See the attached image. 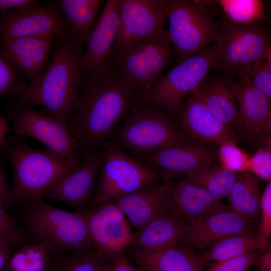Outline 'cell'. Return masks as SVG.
Returning a JSON list of instances; mask_svg holds the SVG:
<instances>
[{"instance_id":"1","label":"cell","mask_w":271,"mask_h":271,"mask_svg":"<svg viewBox=\"0 0 271 271\" xmlns=\"http://www.w3.org/2000/svg\"><path fill=\"white\" fill-rule=\"evenodd\" d=\"M137 94L112 65L101 76L82 78L67 125L79 150L102 148L136 101Z\"/></svg>"},{"instance_id":"2","label":"cell","mask_w":271,"mask_h":271,"mask_svg":"<svg viewBox=\"0 0 271 271\" xmlns=\"http://www.w3.org/2000/svg\"><path fill=\"white\" fill-rule=\"evenodd\" d=\"M55 43L51 61L39 78L25 83L13 97L29 105H42L67 124L82 84L84 51L72 43L68 34L58 38Z\"/></svg>"},{"instance_id":"3","label":"cell","mask_w":271,"mask_h":271,"mask_svg":"<svg viewBox=\"0 0 271 271\" xmlns=\"http://www.w3.org/2000/svg\"><path fill=\"white\" fill-rule=\"evenodd\" d=\"M13 205L19 207L13 219L24 243L40 244L54 254L95 250L86 215L54 207L43 198Z\"/></svg>"},{"instance_id":"4","label":"cell","mask_w":271,"mask_h":271,"mask_svg":"<svg viewBox=\"0 0 271 271\" xmlns=\"http://www.w3.org/2000/svg\"><path fill=\"white\" fill-rule=\"evenodd\" d=\"M23 137L14 134L7 138L3 149L14 175L7 208L15 204L43 198L63 178L78 168L47 148L30 146Z\"/></svg>"},{"instance_id":"5","label":"cell","mask_w":271,"mask_h":271,"mask_svg":"<svg viewBox=\"0 0 271 271\" xmlns=\"http://www.w3.org/2000/svg\"><path fill=\"white\" fill-rule=\"evenodd\" d=\"M110 139L143 163L163 147L191 141L163 110L140 100L134 102L124 122Z\"/></svg>"},{"instance_id":"6","label":"cell","mask_w":271,"mask_h":271,"mask_svg":"<svg viewBox=\"0 0 271 271\" xmlns=\"http://www.w3.org/2000/svg\"><path fill=\"white\" fill-rule=\"evenodd\" d=\"M219 54V44L210 45L177 64L148 91L137 95L136 100L154 104L171 118L178 115L186 99L215 68Z\"/></svg>"},{"instance_id":"7","label":"cell","mask_w":271,"mask_h":271,"mask_svg":"<svg viewBox=\"0 0 271 271\" xmlns=\"http://www.w3.org/2000/svg\"><path fill=\"white\" fill-rule=\"evenodd\" d=\"M166 10L176 64L218 42V21L205 1L166 0Z\"/></svg>"},{"instance_id":"8","label":"cell","mask_w":271,"mask_h":271,"mask_svg":"<svg viewBox=\"0 0 271 271\" xmlns=\"http://www.w3.org/2000/svg\"><path fill=\"white\" fill-rule=\"evenodd\" d=\"M220 54L215 70L233 77L248 75L255 63L271 53V35L264 21L240 26L218 21Z\"/></svg>"},{"instance_id":"9","label":"cell","mask_w":271,"mask_h":271,"mask_svg":"<svg viewBox=\"0 0 271 271\" xmlns=\"http://www.w3.org/2000/svg\"><path fill=\"white\" fill-rule=\"evenodd\" d=\"M6 112L14 134L34 138L75 167L80 166L76 142L65 122L46 109L37 110L34 106L20 103L13 97L9 98Z\"/></svg>"},{"instance_id":"10","label":"cell","mask_w":271,"mask_h":271,"mask_svg":"<svg viewBox=\"0 0 271 271\" xmlns=\"http://www.w3.org/2000/svg\"><path fill=\"white\" fill-rule=\"evenodd\" d=\"M102 148L104 161L99 172L91 208L149 184L158 182L161 179L153 169L136 160L110 141L105 142Z\"/></svg>"},{"instance_id":"11","label":"cell","mask_w":271,"mask_h":271,"mask_svg":"<svg viewBox=\"0 0 271 271\" xmlns=\"http://www.w3.org/2000/svg\"><path fill=\"white\" fill-rule=\"evenodd\" d=\"M175 59L170 40L153 38L133 46L111 65L139 95L148 91Z\"/></svg>"},{"instance_id":"12","label":"cell","mask_w":271,"mask_h":271,"mask_svg":"<svg viewBox=\"0 0 271 271\" xmlns=\"http://www.w3.org/2000/svg\"><path fill=\"white\" fill-rule=\"evenodd\" d=\"M166 0H119V26L112 61L133 46L146 40H170ZM171 41V40H170Z\"/></svg>"},{"instance_id":"13","label":"cell","mask_w":271,"mask_h":271,"mask_svg":"<svg viewBox=\"0 0 271 271\" xmlns=\"http://www.w3.org/2000/svg\"><path fill=\"white\" fill-rule=\"evenodd\" d=\"M104 157L102 148L85 151L80 166L59 181L43 198L64 203L76 212L87 215L91 209Z\"/></svg>"},{"instance_id":"14","label":"cell","mask_w":271,"mask_h":271,"mask_svg":"<svg viewBox=\"0 0 271 271\" xmlns=\"http://www.w3.org/2000/svg\"><path fill=\"white\" fill-rule=\"evenodd\" d=\"M217 151L210 143L189 141L166 146L149 156L143 163L165 180H174L214 166Z\"/></svg>"},{"instance_id":"15","label":"cell","mask_w":271,"mask_h":271,"mask_svg":"<svg viewBox=\"0 0 271 271\" xmlns=\"http://www.w3.org/2000/svg\"><path fill=\"white\" fill-rule=\"evenodd\" d=\"M86 216L95 251L105 261L131 245L133 232L114 200L92 208Z\"/></svg>"},{"instance_id":"16","label":"cell","mask_w":271,"mask_h":271,"mask_svg":"<svg viewBox=\"0 0 271 271\" xmlns=\"http://www.w3.org/2000/svg\"><path fill=\"white\" fill-rule=\"evenodd\" d=\"M119 0H107L85 44L81 58L83 79L104 74L109 68L118 31Z\"/></svg>"},{"instance_id":"17","label":"cell","mask_w":271,"mask_h":271,"mask_svg":"<svg viewBox=\"0 0 271 271\" xmlns=\"http://www.w3.org/2000/svg\"><path fill=\"white\" fill-rule=\"evenodd\" d=\"M67 23L52 5L17 9L4 16L0 22L2 41L19 38L67 35Z\"/></svg>"},{"instance_id":"18","label":"cell","mask_w":271,"mask_h":271,"mask_svg":"<svg viewBox=\"0 0 271 271\" xmlns=\"http://www.w3.org/2000/svg\"><path fill=\"white\" fill-rule=\"evenodd\" d=\"M168 198V214L189 226L216 211L231 208L214 199L202 188L191 183L174 180L163 182Z\"/></svg>"},{"instance_id":"19","label":"cell","mask_w":271,"mask_h":271,"mask_svg":"<svg viewBox=\"0 0 271 271\" xmlns=\"http://www.w3.org/2000/svg\"><path fill=\"white\" fill-rule=\"evenodd\" d=\"M232 88L243 136L257 144L271 137V100L256 89L247 76L234 77Z\"/></svg>"},{"instance_id":"20","label":"cell","mask_w":271,"mask_h":271,"mask_svg":"<svg viewBox=\"0 0 271 271\" xmlns=\"http://www.w3.org/2000/svg\"><path fill=\"white\" fill-rule=\"evenodd\" d=\"M251 229H254L253 223L231 208L221 210L186 226L178 247L201 253L221 239Z\"/></svg>"},{"instance_id":"21","label":"cell","mask_w":271,"mask_h":271,"mask_svg":"<svg viewBox=\"0 0 271 271\" xmlns=\"http://www.w3.org/2000/svg\"><path fill=\"white\" fill-rule=\"evenodd\" d=\"M178 115L179 128L188 139L219 145H237L239 137L218 120L194 93L186 99Z\"/></svg>"},{"instance_id":"22","label":"cell","mask_w":271,"mask_h":271,"mask_svg":"<svg viewBox=\"0 0 271 271\" xmlns=\"http://www.w3.org/2000/svg\"><path fill=\"white\" fill-rule=\"evenodd\" d=\"M210 72L193 93L218 120L238 137L243 136L240 116L232 88L234 77L217 71L213 74Z\"/></svg>"},{"instance_id":"23","label":"cell","mask_w":271,"mask_h":271,"mask_svg":"<svg viewBox=\"0 0 271 271\" xmlns=\"http://www.w3.org/2000/svg\"><path fill=\"white\" fill-rule=\"evenodd\" d=\"M55 36H38L2 41L0 53L33 82L39 78L56 39Z\"/></svg>"},{"instance_id":"24","label":"cell","mask_w":271,"mask_h":271,"mask_svg":"<svg viewBox=\"0 0 271 271\" xmlns=\"http://www.w3.org/2000/svg\"><path fill=\"white\" fill-rule=\"evenodd\" d=\"M124 253L142 271H204L210 264L200 253L182 247L149 251L130 245Z\"/></svg>"},{"instance_id":"25","label":"cell","mask_w":271,"mask_h":271,"mask_svg":"<svg viewBox=\"0 0 271 271\" xmlns=\"http://www.w3.org/2000/svg\"><path fill=\"white\" fill-rule=\"evenodd\" d=\"M114 200L137 231L155 218L168 214V198L163 183L149 184Z\"/></svg>"},{"instance_id":"26","label":"cell","mask_w":271,"mask_h":271,"mask_svg":"<svg viewBox=\"0 0 271 271\" xmlns=\"http://www.w3.org/2000/svg\"><path fill=\"white\" fill-rule=\"evenodd\" d=\"M186 226L168 214L163 215L133 232L131 245L149 251L178 247Z\"/></svg>"},{"instance_id":"27","label":"cell","mask_w":271,"mask_h":271,"mask_svg":"<svg viewBox=\"0 0 271 271\" xmlns=\"http://www.w3.org/2000/svg\"><path fill=\"white\" fill-rule=\"evenodd\" d=\"M70 30L68 36L72 43L83 49L91 32L102 0H60L57 1Z\"/></svg>"},{"instance_id":"28","label":"cell","mask_w":271,"mask_h":271,"mask_svg":"<svg viewBox=\"0 0 271 271\" xmlns=\"http://www.w3.org/2000/svg\"><path fill=\"white\" fill-rule=\"evenodd\" d=\"M260 179L249 171L237 173L227 196L232 210L252 223L259 216Z\"/></svg>"},{"instance_id":"29","label":"cell","mask_w":271,"mask_h":271,"mask_svg":"<svg viewBox=\"0 0 271 271\" xmlns=\"http://www.w3.org/2000/svg\"><path fill=\"white\" fill-rule=\"evenodd\" d=\"M213 16L235 25H249L267 19L263 2L260 0L205 1Z\"/></svg>"},{"instance_id":"30","label":"cell","mask_w":271,"mask_h":271,"mask_svg":"<svg viewBox=\"0 0 271 271\" xmlns=\"http://www.w3.org/2000/svg\"><path fill=\"white\" fill-rule=\"evenodd\" d=\"M256 231H247L230 235L213 243L201 254L209 263L235 257L245 253L266 248Z\"/></svg>"},{"instance_id":"31","label":"cell","mask_w":271,"mask_h":271,"mask_svg":"<svg viewBox=\"0 0 271 271\" xmlns=\"http://www.w3.org/2000/svg\"><path fill=\"white\" fill-rule=\"evenodd\" d=\"M56 254L36 243H24L11 256L4 271H50Z\"/></svg>"},{"instance_id":"32","label":"cell","mask_w":271,"mask_h":271,"mask_svg":"<svg viewBox=\"0 0 271 271\" xmlns=\"http://www.w3.org/2000/svg\"><path fill=\"white\" fill-rule=\"evenodd\" d=\"M237 173L220 166H212L199 172L185 176L180 180L196 185L206 190L218 201L227 198Z\"/></svg>"},{"instance_id":"33","label":"cell","mask_w":271,"mask_h":271,"mask_svg":"<svg viewBox=\"0 0 271 271\" xmlns=\"http://www.w3.org/2000/svg\"><path fill=\"white\" fill-rule=\"evenodd\" d=\"M106 261L95 250L56 254L57 271H105Z\"/></svg>"},{"instance_id":"34","label":"cell","mask_w":271,"mask_h":271,"mask_svg":"<svg viewBox=\"0 0 271 271\" xmlns=\"http://www.w3.org/2000/svg\"><path fill=\"white\" fill-rule=\"evenodd\" d=\"M217 154L220 166L224 169L236 173L248 171L250 156L237 144L227 143L219 145Z\"/></svg>"},{"instance_id":"35","label":"cell","mask_w":271,"mask_h":271,"mask_svg":"<svg viewBox=\"0 0 271 271\" xmlns=\"http://www.w3.org/2000/svg\"><path fill=\"white\" fill-rule=\"evenodd\" d=\"M258 148L250 158L248 171L259 179L270 182L271 137L258 143Z\"/></svg>"},{"instance_id":"36","label":"cell","mask_w":271,"mask_h":271,"mask_svg":"<svg viewBox=\"0 0 271 271\" xmlns=\"http://www.w3.org/2000/svg\"><path fill=\"white\" fill-rule=\"evenodd\" d=\"M25 84L16 68L0 53V99L15 96Z\"/></svg>"},{"instance_id":"37","label":"cell","mask_w":271,"mask_h":271,"mask_svg":"<svg viewBox=\"0 0 271 271\" xmlns=\"http://www.w3.org/2000/svg\"><path fill=\"white\" fill-rule=\"evenodd\" d=\"M247 77L256 89L271 100V53L255 63Z\"/></svg>"},{"instance_id":"38","label":"cell","mask_w":271,"mask_h":271,"mask_svg":"<svg viewBox=\"0 0 271 271\" xmlns=\"http://www.w3.org/2000/svg\"><path fill=\"white\" fill-rule=\"evenodd\" d=\"M259 250L223 260L212 262L204 271H246L256 263Z\"/></svg>"},{"instance_id":"39","label":"cell","mask_w":271,"mask_h":271,"mask_svg":"<svg viewBox=\"0 0 271 271\" xmlns=\"http://www.w3.org/2000/svg\"><path fill=\"white\" fill-rule=\"evenodd\" d=\"M259 212L260 221L256 231L258 237L267 246L271 234V182H269L261 193Z\"/></svg>"},{"instance_id":"40","label":"cell","mask_w":271,"mask_h":271,"mask_svg":"<svg viewBox=\"0 0 271 271\" xmlns=\"http://www.w3.org/2000/svg\"><path fill=\"white\" fill-rule=\"evenodd\" d=\"M7 237L23 243L21 232L15 221L0 203V238Z\"/></svg>"},{"instance_id":"41","label":"cell","mask_w":271,"mask_h":271,"mask_svg":"<svg viewBox=\"0 0 271 271\" xmlns=\"http://www.w3.org/2000/svg\"><path fill=\"white\" fill-rule=\"evenodd\" d=\"M0 151V203L7 209L10 199L11 186L8 182V174L6 169V161L8 159L4 151Z\"/></svg>"},{"instance_id":"42","label":"cell","mask_w":271,"mask_h":271,"mask_svg":"<svg viewBox=\"0 0 271 271\" xmlns=\"http://www.w3.org/2000/svg\"><path fill=\"white\" fill-rule=\"evenodd\" d=\"M105 271H142L125 255L120 254L106 261Z\"/></svg>"},{"instance_id":"43","label":"cell","mask_w":271,"mask_h":271,"mask_svg":"<svg viewBox=\"0 0 271 271\" xmlns=\"http://www.w3.org/2000/svg\"><path fill=\"white\" fill-rule=\"evenodd\" d=\"M23 244L12 238H0V271H4L11 256Z\"/></svg>"},{"instance_id":"44","label":"cell","mask_w":271,"mask_h":271,"mask_svg":"<svg viewBox=\"0 0 271 271\" xmlns=\"http://www.w3.org/2000/svg\"><path fill=\"white\" fill-rule=\"evenodd\" d=\"M39 1L34 0H0V9H22L38 5Z\"/></svg>"},{"instance_id":"45","label":"cell","mask_w":271,"mask_h":271,"mask_svg":"<svg viewBox=\"0 0 271 271\" xmlns=\"http://www.w3.org/2000/svg\"><path fill=\"white\" fill-rule=\"evenodd\" d=\"M258 271H271V251L267 249L260 253L256 262Z\"/></svg>"},{"instance_id":"46","label":"cell","mask_w":271,"mask_h":271,"mask_svg":"<svg viewBox=\"0 0 271 271\" xmlns=\"http://www.w3.org/2000/svg\"><path fill=\"white\" fill-rule=\"evenodd\" d=\"M11 131L8 119L0 114V150H3L5 147L7 134Z\"/></svg>"},{"instance_id":"47","label":"cell","mask_w":271,"mask_h":271,"mask_svg":"<svg viewBox=\"0 0 271 271\" xmlns=\"http://www.w3.org/2000/svg\"><path fill=\"white\" fill-rule=\"evenodd\" d=\"M50 271H57L56 265L54 267H53Z\"/></svg>"}]
</instances>
